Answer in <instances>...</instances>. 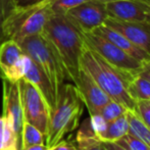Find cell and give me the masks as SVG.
<instances>
[{
  "instance_id": "obj_1",
  "label": "cell",
  "mask_w": 150,
  "mask_h": 150,
  "mask_svg": "<svg viewBox=\"0 0 150 150\" xmlns=\"http://www.w3.org/2000/svg\"><path fill=\"white\" fill-rule=\"evenodd\" d=\"M41 34L54 46L65 69L67 79L74 84L79 75L80 58L85 46L82 32L64 14H52Z\"/></svg>"
},
{
  "instance_id": "obj_2",
  "label": "cell",
  "mask_w": 150,
  "mask_h": 150,
  "mask_svg": "<svg viewBox=\"0 0 150 150\" xmlns=\"http://www.w3.org/2000/svg\"><path fill=\"white\" fill-rule=\"evenodd\" d=\"M80 67L89 74L112 100L125 106L127 110L134 111L135 100L129 95L127 86L130 79L135 75L124 73L112 67L86 45L80 58Z\"/></svg>"
},
{
  "instance_id": "obj_3",
  "label": "cell",
  "mask_w": 150,
  "mask_h": 150,
  "mask_svg": "<svg viewBox=\"0 0 150 150\" xmlns=\"http://www.w3.org/2000/svg\"><path fill=\"white\" fill-rule=\"evenodd\" d=\"M84 106L77 87L71 83L63 84L58 93L55 107L50 112L45 141L48 148L56 145L63 140L64 136L78 128Z\"/></svg>"
},
{
  "instance_id": "obj_4",
  "label": "cell",
  "mask_w": 150,
  "mask_h": 150,
  "mask_svg": "<svg viewBox=\"0 0 150 150\" xmlns=\"http://www.w3.org/2000/svg\"><path fill=\"white\" fill-rule=\"evenodd\" d=\"M52 14L50 0L27 6H16L4 21L0 34L4 40L16 42L41 34Z\"/></svg>"
},
{
  "instance_id": "obj_5",
  "label": "cell",
  "mask_w": 150,
  "mask_h": 150,
  "mask_svg": "<svg viewBox=\"0 0 150 150\" xmlns=\"http://www.w3.org/2000/svg\"><path fill=\"white\" fill-rule=\"evenodd\" d=\"M18 43L23 51L47 76L58 97L61 86L67 79L59 55L51 42L42 34H37L24 38Z\"/></svg>"
},
{
  "instance_id": "obj_6",
  "label": "cell",
  "mask_w": 150,
  "mask_h": 150,
  "mask_svg": "<svg viewBox=\"0 0 150 150\" xmlns=\"http://www.w3.org/2000/svg\"><path fill=\"white\" fill-rule=\"evenodd\" d=\"M82 34L85 45L98 53L103 59L110 63L112 67L131 75H137L139 73L140 69L142 67V62L135 59L117 45L105 38L97 35L94 32Z\"/></svg>"
},
{
  "instance_id": "obj_7",
  "label": "cell",
  "mask_w": 150,
  "mask_h": 150,
  "mask_svg": "<svg viewBox=\"0 0 150 150\" xmlns=\"http://www.w3.org/2000/svg\"><path fill=\"white\" fill-rule=\"evenodd\" d=\"M18 84L24 120L39 129L46 137L50 117L48 105L39 91L26 79H21Z\"/></svg>"
},
{
  "instance_id": "obj_8",
  "label": "cell",
  "mask_w": 150,
  "mask_h": 150,
  "mask_svg": "<svg viewBox=\"0 0 150 150\" xmlns=\"http://www.w3.org/2000/svg\"><path fill=\"white\" fill-rule=\"evenodd\" d=\"M64 16L82 33L93 32L107 18L106 5L98 0H88L69 9Z\"/></svg>"
},
{
  "instance_id": "obj_9",
  "label": "cell",
  "mask_w": 150,
  "mask_h": 150,
  "mask_svg": "<svg viewBox=\"0 0 150 150\" xmlns=\"http://www.w3.org/2000/svg\"><path fill=\"white\" fill-rule=\"evenodd\" d=\"M2 117L14 132L20 150H22V133L25 120L18 82L2 80Z\"/></svg>"
},
{
  "instance_id": "obj_10",
  "label": "cell",
  "mask_w": 150,
  "mask_h": 150,
  "mask_svg": "<svg viewBox=\"0 0 150 150\" xmlns=\"http://www.w3.org/2000/svg\"><path fill=\"white\" fill-rule=\"evenodd\" d=\"M28 55L14 40H4L0 44V79L18 82L24 78Z\"/></svg>"
},
{
  "instance_id": "obj_11",
  "label": "cell",
  "mask_w": 150,
  "mask_h": 150,
  "mask_svg": "<svg viewBox=\"0 0 150 150\" xmlns=\"http://www.w3.org/2000/svg\"><path fill=\"white\" fill-rule=\"evenodd\" d=\"M74 85L77 87L84 105L87 107L90 115L100 113L103 106L111 100L110 97L99 87L92 77L82 67H80L79 75Z\"/></svg>"
},
{
  "instance_id": "obj_12",
  "label": "cell",
  "mask_w": 150,
  "mask_h": 150,
  "mask_svg": "<svg viewBox=\"0 0 150 150\" xmlns=\"http://www.w3.org/2000/svg\"><path fill=\"white\" fill-rule=\"evenodd\" d=\"M103 25L119 32L150 54V25L148 22H125L107 16Z\"/></svg>"
},
{
  "instance_id": "obj_13",
  "label": "cell",
  "mask_w": 150,
  "mask_h": 150,
  "mask_svg": "<svg viewBox=\"0 0 150 150\" xmlns=\"http://www.w3.org/2000/svg\"><path fill=\"white\" fill-rule=\"evenodd\" d=\"M107 16L125 22H147L148 0H117L105 3Z\"/></svg>"
},
{
  "instance_id": "obj_14",
  "label": "cell",
  "mask_w": 150,
  "mask_h": 150,
  "mask_svg": "<svg viewBox=\"0 0 150 150\" xmlns=\"http://www.w3.org/2000/svg\"><path fill=\"white\" fill-rule=\"evenodd\" d=\"M23 79H26L28 82H30L32 85L39 91L41 96L45 100L46 104L48 105L50 112H51L55 107L56 102H57V95H56L47 76L29 56Z\"/></svg>"
},
{
  "instance_id": "obj_15",
  "label": "cell",
  "mask_w": 150,
  "mask_h": 150,
  "mask_svg": "<svg viewBox=\"0 0 150 150\" xmlns=\"http://www.w3.org/2000/svg\"><path fill=\"white\" fill-rule=\"evenodd\" d=\"M93 32L96 33L97 35L107 39L108 41H110L111 43L117 45L122 50H124L126 53H128L129 55H131L132 57H134L135 59L140 61V62L143 63L145 61L150 60L149 53H147L145 50L141 49L140 47L135 45L130 40L127 39L124 35H122V34L113 30V29L109 28V27L105 26V25H102V26L95 29Z\"/></svg>"
},
{
  "instance_id": "obj_16",
  "label": "cell",
  "mask_w": 150,
  "mask_h": 150,
  "mask_svg": "<svg viewBox=\"0 0 150 150\" xmlns=\"http://www.w3.org/2000/svg\"><path fill=\"white\" fill-rule=\"evenodd\" d=\"M129 132H130V124H129L128 110H127L119 117L107 122L104 131L99 136V140L117 142Z\"/></svg>"
},
{
  "instance_id": "obj_17",
  "label": "cell",
  "mask_w": 150,
  "mask_h": 150,
  "mask_svg": "<svg viewBox=\"0 0 150 150\" xmlns=\"http://www.w3.org/2000/svg\"><path fill=\"white\" fill-rule=\"evenodd\" d=\"M127 90L133 100H150V81L141 76H133L128 82Z\"/></svg>"
},
{
  "instance_id": "obj_18",
  "label": "cell",
  "mask_w": 150,
  "mask_h": 150,
  "mask_svg": "<svg viewBox=\"0 0 150 150\" xmlns=\"http://www.w3.org/2000/svg\"><path fill=\"white\" fill-rule=\"evenodd\" d=\"M46 137L35 126L25 122L22 133V150L33 145L45 144Z\"/></svg>"
},
{
  "instance_id": "obj_19",
  "label": "cell",
  "mask_w": 150,
  "mask_h": 150,
  "mask_svg": "<svg viewBox=\"0 0 150 150\" xmlns=\"http://www.w3.org/2000/svg\"><path fill=\"white\" fill-rule=\"evenodd\" d=\"M130 132L138 136L150 149V129L147 128L133 111L128 110Z\"/></svg>"
},
{
  "instance_id": "obj_20",
  "label": "cell",
  "mask_w": 150,
  "mask_h": 150,
  "mask_svg": "<svg viewBox=\"0 0 150 150\" xmlns=\"http://www.w3.org/2000/svg\"><path fill=\"white\" fill-rule=\"evenodd\" d=\"M126 111V107L111 99L106 105L103 106V108L100 110V115H102V117L106 122H110V120H113L117 117H119L120 115H122Z\"/></svg>"
},
{
  "instance_id": "obj_21",
  "label": "cell",
  "mask_w": 150,
  "mask_h": 150,
  "mask_svg": "<svg viewBox=\"0 0 150 150\" xmlns=\"http://www.w3.org/2000/svg\"><path fill=\"white\" fill-rule=\"evenodd\" d=\"M117 144L128 150H150L146 144L133 133L129 132L122 138L117 141Z\"/></svg>"
},
{
  "instance_id": "obj_22",
  "label": "cell",
  "mask_w": 150,
  "mask_h": 150,
  "mask_svg": "<svg viewBox=\"0 0 150 150\" xmlns=\"http://www.w3.org/2000/svg\"><path fill=\"white\" fill-rule=\"evenodd\" d=\"M88 0H50V8L53 14H65L69 9Z\"/></svg>"
},
{
  "instance_id": "obj_23",
  "label": "cell",
  "mask_w": 150,
  "mask_h": 150,
  "mask_svg": "<svg viewBox=\"0 0 150 150\" xmlns=\"http://www.w3.org/2000/svg\"><path fill=\"white\" fill-rule=\"evenodd\" d=\"M133 112L147 128L150 129V100L135 101V108Z\"/></svg>"
},
{
  "instance_id": "obj_24",
  "label": "cell",
  "mask_w": 150,
  "mask_h": 150,
  "mask_svg": "<svg viewBox=\"0 0 150 150\" xmlns=\"http://www.w3.org/2000/svg\"><path fill=\"white\" fill-rule=\"evenodd\" d=\"M16 6L14 0H0V33H1V27L4 21Z\"/></svg>"
},
{
  "instance_id": "obj_25",
  "label": "cell",
  "mask_w": 150,
  "mask_h": 150,
  "mask_svg": "<svg viewBox=\"0 0 150 150\" xmlns=\"http://www.w3.org/2000/svg\"><path fill=\"white\" fill-rule=\"evenodd\" d=\"M48 150H78L75 143H71L67 140H61L56 145L50 147Z\"/></svg>"
},
{
  "instance_id": "obj_26",
  "label": "cell",
  "mask_w": 150,
  "mask_h": 150,
  "mask_svg": "<svg viewBox=\"0 0 150 150\" xmlns=\"http://www.w3.org/2000/svg\"><path fill=\"white\" fill-rule=\"evenodd\" d=\"M137 75L141 76V77L150 81V60L142 63V67L140 69V71H139V73Z\"/></svg>"
},
{
  "instance_id": "obj_27",
  "label": "cell",
  "mask_w": 150,
  "mask_h": 150,
  "mask_svg": "<svg viewBox=\"0 0 150 150\" xmlns=\"http://www.w3.org/2000/svg\"><path fill=\"white\" fill-rule=\"evenodd\" d=\"M103 146L106 148V150H128L125 147L120 146L117 142H110V141H101Z\"/></svg>"
},
{
  "instance_id": "obj_28",
  "label": "cell",
  "mask_w": 150,
  "mask_h": 150,
  "mask_svg": "<svg viewBox=\"0 0 150 150\" xmlns=\"http://www.w3.org/2000/svg\"><path fill=\"white\" fill-rule=\"evenodd\" d=\"M41 1H43V0H14L16 6H27L31 5V4L39 3Z\"/></svg>"
},
{
  "instance_id": "obj_29",
  "label": "cell",
  "mask_w": 150,
  "mask_h": 150,
  "mask_svg": "<svg viewBox=\"0 0 150 150\" xmlns=\"http://www.w3.org/2000/svg\"><path fill=\"white\" fill-rule=\"evenodd\" d=\"M4 129H5V120L3 119V117H0V150L3 148V143H2V139H3V134H4Z\"/></svg>"
},
{
  "instance_id": "obj_30",
  "label": "cell",
  "mask_w": 150,
  "mask_h": 150,
  "mask_svg": "<svg viewBox=\"0 0 150 150\" xmlns=\"http://www.w3.org/2000/svg\"><path fill=\"white\" fill-rule=\"evenodd\" d=\"M47 146L45 144H39V145H33V146H29V147H26L23 150H48Z\"/></svg>"
},
{
  "instance_id": "obj_31",
  "label": "cell",
  "mask_w": 150,
  "mask_h": 150,
  "mask_svg": "<svg viewBox=\"0 0 150 150\" xmlns=\"http://www.w3.org/2000/svg\"><path fill=\"white\" fill-rule=\"evenodd\" d=\"M147 22L150 25V0H148V5H147Z\"/></svg>"
},
{
  "instance_id": "obj_32",
  "label": "cell",
  "mask_w": 150,
  "mask_h": 150,
  "mask_svg": "<svg viewBox=\"0 0 150 150\" xmlns=\"http://www.w3.org/2000/svg\"><path fill=\"white\" fill-rule=\"evenodd\" d=\"M100 2H103V3H107V2H111V1H117V0H98Z\"/></svg>"
}]
</instances>
